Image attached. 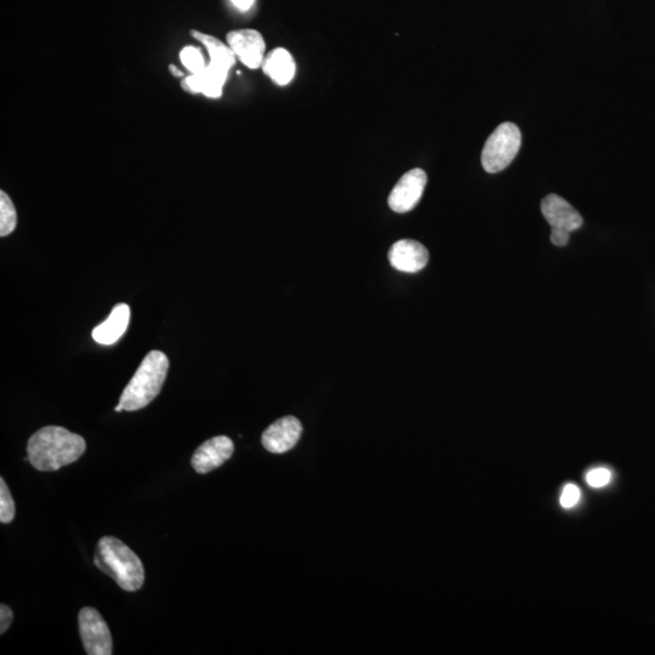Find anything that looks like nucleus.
Here are the masks:
<instances>
[{"label": "nucleus", "mask_w": 655, "mask_h": 655, "mask_svg": "<svg viewBox=\"0 0 655 655\" xmlns=\"http://www.w3.org/2000/svg\"><path fill=\"white\" fill-rule=\"evenodd\" d=\"M87 449L82 436L65 427L45 426L33 434L27 444V458L34 469L43 472L58 471L76 463Z\"/></svg>", "instance_id": "1"}, {"label": "nucleus", "mask_w": 655, "mask_h": 655, "mask_svg": "<svg viewBox=\"0 0 655 655\" xmlns=\"http://www.w3.org/2000/svg\"><path fill=\"white\" fill-rule=\"evenodd\" d=\"M94 562L124 591H138L145 583V569L140 558L117 538L104 537L99 540Z\"/></svg>", "instance_id": "2"}, {"label": "nucleus", "mask_w": 655, "mask_h": 655, "mask_svg": "<svg viewBox=\"0 0 655 655\" xmlns=\"http://www.w3.org/2000/svg\"><path fill=\"white\" fill-rule=\"evenodd\" d=\"M169 370V360L162 351L147 353L125 387L121 401L124 410L136 412L150 404L161 392Z\"/></svg>", "instance_id": "3"}, {"label": "nucleus", "mask_w": 655, "mask_h": 655, "mask_svg": "<svg viewBox=\"0 0 655 655\" xmlns=\"http://www.w3.org/2000/svg\"><path fill=\"white\" fill-rule=\"evenodd\" d=\"M522 144L520 129L514 123H503L489 136L482 151V167L489 174L503 172L514 161Z\"/></svg>", "instance_id": "4"}, {"label": "nucleus", "mask_w": 655, "mask_h": 655, "mask_svg": "<svg viewBox=\"0 0 655 655\" xmlns=\"http://www.w3.org/2000/svg\"><path fill=\"white\" fill-rule=\"evenodd\" d=\"M79 632L87 654L111 655L113 653L111 631L96 609L85 607L79 613Z\"/></svg>", "instance_id": "5"}, {"label": "nucleus", "mask_w": 655, "mask_h": 655, "mask_svg": "<svg viewBox=\"0 0 655 655\" xmlns=\"http://www.w3.org/2000/svg\"><path fill=\"white\" fill-rule=\"evenodd\" d=\"M427 175L423 169L415 168L404 174L389 196V207L398 214L408 213L417 207L424 195Z\"/></svg>", "instance_id": "6"}, {"label": "nucleus", "mask_w": 655, "mask_h": 655, "mask_svg": "<svg viewBox=\"0 0 655 655\" xmlns=\"http://www.w3.org/2000/svg\"><path fill=\"white\" fill-rule=\"evenodd\" d=\"M303 435V425L298 418L288 415L267 427L261 437L262 446L273 454H284L298 444Z\"/></svg>", "instance_id": "7"}, {"label": "nucleus", "mask_w": 655, "mask_h": 655, "mask_svg": "<svg viewBox=\"0 0 655 655\" xmlns=\"http://www.w3.org/2000/svg\"><path fill=\"white\" fill-rule=\"evenodd\" d=\"M227 44L236 58L250 70L262 66L265 59V41L261 33L255 30H237L227 33Z\"/></svg>", "instance_id": "8"}, {"label": "nucleus", "mask_w": 655, "mask_h": 655, "mask_svg": "<svg viewBox=\"0 0 655 655\" xmlns=\"http://www.w3.org/2000/svg\"><path fill=\"white\" fill-rule=\"evenodd\" d=\"M235 452V444L227 436H216L205 441L193 453L191 464L198 474H209L227 460H230Z\"/></svg>", "instance_id": "9"}, {"label": "nucleus", "mask_w": 655, "mask_h": 655, "mask_svg": "<svg viewBox=\"0 0 655 655\" xmlns=\"http://www.w3.org/2000/svg\"><path fill=\"white\" fill-rule=\"evenodd\" d=\"M227 77L229 71L208 64L201 73L185 77L181 87L190 94H202L205 98L219 99L224 91Z\"/></svg>", "instance_id": "10"}, {"label": "nucleus", "mask_w": 655, "mask_h": 655, "mask_svg": "<svg viewBox=\"0 0 655 655\" xmlns=\"http://www.w3.org/2000/svg\"><path fill=\"white\" fill-rule=\"evenodd\" d=\"M389 260L397 271L417 273L425 269L429 262V252L423 244L413 239H401L391 247Z\"/></svg>", "instance_id": "11"}, {"label": "nucleus", "mask_w": 655, "mask_h": 655, "mask_svg": "<svg viewBox=\"0 0 655 655\" xmlns=\"http://www.w3.org/2000/svg\"><path fill=\"white\" fill-rule=\"evenodd\" d=\"M541 213L549 222L551 229L574 232L583 226V218L565 198L549 195L541 202Z\"/></svg>", "instance_id": "12"}, {"label": "nucleus", "mask_w": 655, "mask_h": 655, "mask_svg": "<svg viewBox=\"0 0 655 655\" xmlns=\"http://www.w3.org/2000/svg\"><path fill=\"white\" fill-rule=\"evenodd\" d=\"M129 322L130 307L127 304H118L113 307L107 320L93 330L91 336L100 345L110 346L116 344L127 332Z\"/></svg>", "instance_id": "13"}, {"label": "nucleus", "mask_w": 655, "mask_h": 655, "mask_svg": "<svg viewBox=\"0 0 655 655\" xmlns=\"http://www.w3.org/2000/svg\"><path fill=\"white\" fill-rule=\"evenodd\" d=\"M262 70L267 77H270L277 85H288L293 81L296 73V65L292 54L283 48L270 51L262 62Z\"/></svg>", "instance_id": "14"}, {"label": "nucleus", "mask_w": 655, "mask_h": 655, "mask_svg": "<svg viewBox=\"0 0 655 655\" xmlns=\"http://www.w3.org/2000/svg\"><path fill=\"white\" fill-rule=\"evenodd\" d=\"M191 36L207 49L210 62L209 64L224 68L229 71L236 64V55L233 54L230 45L222 43L220 39L210 36V34L192 30Z\"/></svg>", "instance_id": "15"}, {"label": "nucleus", "mask_w": 655, "mask_h": 655, "mask_svg": "<svg viewBox=\"0 0 655 655\" xmlns=\"http://www.w3.org/2000/svg\"><path fill=\"white\" fill-rule=\"evenodd\" d=\"M17 226V213L15 205L8 193L0 191V236L11 235Z\"/></svg>", "instance_id": "16"}, {"label": "nucleus", "mask_w": 655, "mask_h": 655, "mask_svg": "<svg viewBox=\"0 0 655 655\" xmlns=\"http://www.w3.org/2000/svg\"><path fill=\"white\" fill-rule=\"evenodd\" d=\"M15 501L4 478H0V522L8 524L15 518Z\"/></svg>", "instance_id": "17"}, {"label": "nucleus", "mask_w": 655, "mask_h": 655, "mask_svg": "<svg viewBox=\"0 0 655 655\" xmlns=\"http://www.w3.org/2000/svg\"><path fill=\"white\" fill-rule=\"evenodd\" d=\"M182 65L190 74L201 73L208 64H205L202 51L196 47H185L180 51Z\"/></svg>", "instance_id": "18"}, {"label": "nucleus", "mask_w": 655, "mask_h": 655, "mask_svg": "<svg viewBox=\"0 0 655 655\" xmlns=\"http://www.w3.org/2000/svg\"><path fill=\"white\" fill-rule=\"evenodd\" d=\"M612 478L611 470L606 469V467H597V469H592L586 474L585 481L592 488H603L612 482Z\"/></svg>", "instance_id": "19"}, {"label": "nucleus", "mask_w": 655, "mask_h": 655, "mask_svg": "<svg viewBox=\"0 0 655 655\" xmlns=\"http://www.w3.org/2000/svg\"><path fill=\"white\" fill-rule=\"evenodd\" d=\"M582 499V491L574 483L566 484L561 493L560 504L563 509H572Z\"/></svg>", "instance_id": "20"}, {"label": "nucleus", "mask_w": 655, "mask_h": 655, "mask_svg": "<svg viewBox=\"0 0 655 655\" xmlns=\"http://www.w3.org/2000/svg\"><path fill=\"white\" fill-rule=\"evenodd\" d=\"M14 613L7 605H0V634H5L13 624Z\"/></svg>", "instance_id": "21"}, {"label": "nucleus", "mask_w": 655, "mask_h": 655, "mask_svg": "<svg viewBox=\"0 0 655 655\" xmlns=\"http://www.w3.org/2000/svg\"><path fill=\"white\" fill-rule=\"evenodd\" d=\"M569 237H571V232L561 229H551V242L555 244L556 247H565L569 242Z\"/></svg>", "instance_id": "22"}, {"label": "nucleus", "mask_w": 655, "mask_h": 655, "mask_svg": "<svg viewBox=\"0 0 655 655\" xmlns=\"http://www.w3.org/2000/svg\"><path fill=\"white\" fill-rule=\"evenodd\" d=\"M231 2L238 10L248 11L252 9L255 0H231Z\"/></svg>", "instance_id": "23"}, {"label": "nucleus", "mask_w": 655, "mask_h": 655, "mask_svg": "<svg viewBox=\"0 0 655 655\" xmlns=\"http://www.w3.org/2000/svg\"><path fill=\"white\" fill-rule=\"evenodd\" d=\"M169 71H170V73H172L173 76L176 77V78H182V77H184V72H182V71L180 70V68H179V67H176L175 65H170V66H169Z\"/></svg>", "instance_id": "24"}, {"label": "nucleus", "mask_w": 655, "mask_h": 655, "mask_svg": "<svg viewBox=\"0 0 655 655\" xmlns=\"http://www.w3.org/2000/svg\"><path fill=\"white\" fill-rule=\"evenodd\" d=\"M116 412H122L124 410L123 406L121 403L118 404V406L115 408Z\"/></svg>", "instance_id": "25"}]
</instances>
